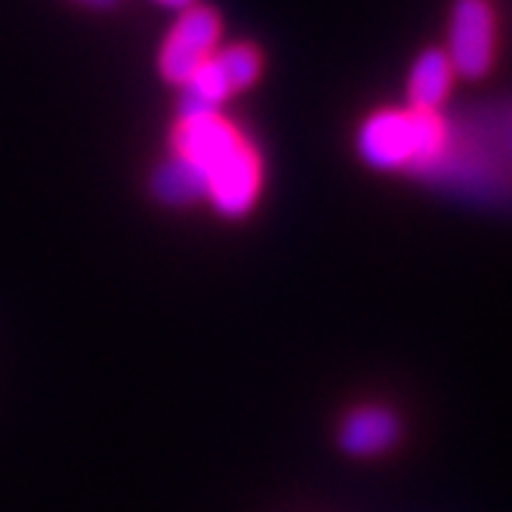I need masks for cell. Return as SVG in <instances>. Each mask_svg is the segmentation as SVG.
Segmentation results:
<instances>
[{"mask_svg": "<svg viewBox=\"0 0 512 512\" xmlns=\"http://www.w3.org/2000/svg\"><path fill=\"white\" fill-rule=\"evenodd\" d=\"M170 152L195 167L204 182V201H210L219 216L241 219L260 201L263 158L223 112L179 118Z\"/></svg>", "mask_w": 512, "mask_h": 512, "instance_id": "cell-1", "label": "cell"}, {"mask_svg": "<svg viewBox=\"0 0 512 512\" xmlns=\"http://www.w3.org/2000/svg\"><path fill=\"white\" fill-rule=\"evenodd\" d=\"M358 155L374 170H405V167H426L445 145V127L435 112H377L361 124Z\"/></svg>", "mask_w": 512, "mask_h": 512, "instance_id": "cell-2", "label": "cell"}, {"mask_svg": "<svg viewBox=\"0 0 512 512\" xmlns=\"http://www.w3.org/2000/svg\"><path fill=\"white\" fill-rule=\"evenodd\" d=\"M260 71H263V56L253 44L216 47V53L179 87L176 121L219 112L226 99L253 87Z\"/></svg>", "mask_w": 512, "mask_h": 512, "instance_id": "cell-3", "label": "cell"}, {"mask_svg": "<svg viewBox=\"0 0 512 512\" xmlns=\"http://www.w3.org/2000/svg\"><path fill=\"white\" fill-rule=\"evenodd\" d=\"M219 34H223V22H219L216 10L210 7H189L182 10L167 38L158 50V71L167 84L182 87L195 71L216 53Z\"/></svg>", "mask_w": 512, "mask_h": 512, "instance_id": "cell-4", "label": "cell"}, {"mask_svg": "<svg viewBox=\"0 0 512 512\" xmlns=\"http://www.w3.org/2000/svg\"><path fill=\"white\" fill-rule=\"evenodd\" d=\"M448 62L463 78H482L494 62V16L485 0H457L448 31Z\"/></svg>", "mask_w": 512, "mask_h": 512, "instance_id": "cell-5", "label": "cell"}, {"mask_svg": "<svg viewBox=\"0 0 512 512\" xmlns=\"http://www.w3.org/2000/svg\"><path fill=\"white\" fill-rule=\"evenodd\" d=\"M401 435V423L389 408L364 405L346 414V420L337 429V448L349 457L368 460L386 454Z\"/></svg>", "mask_w": 512, "mask_h": 512, "instance_id": "cell-6", "label": "cell"}, {"mask_svg": "<svg viewBox=\"0 0 512 512\" xmlns=\"http://www.w3.org/2000/svg\"><path fill=\"white\" fill-rule=\"evenodd\" d=\"M149 192L164 207H192L204 201V182L195 173L192 164L176 158L173 152L152 170L149 176Z\"/></svg>", "mask_w": 512, "mask_h": 512, "instance_id": "cell-7", "label": "cell"}, {"mask_svg": "<svg viewBox=\"0 0 512 512\" xmlns=\"http://www.w3.org/2000/svg\"><path fill=\"white\" fill-rule=\"evenodd\" d=\"M451 78H454V68L442 50L420 53L411 68V81H408L411 108H417V112H435L438 102L445 99L451 87Z\"/></svg>", "mask_w": 512, "mask_h": 512, "instance_id": "cell-8", "label": "cell"}, {"mask_svg": "<svg viewBox=\"0 0 512 512\" xmlns=\"http://www.w3.org/2000/svg\"><path fill=\"white\" fill-rule=\"evenodd\" d=\"M71 4L87 7V10H112V7L121 4V0H71Z\"/></svg>", "mask_w": 512, "mask_h": 512, "instance_id": "cell-9", "label": "cell"}, {"mask_svg": "<svg viewBox=\"0 0 512 512\" xmlns=\"http://www.w3.org/2000/svg\"><path fill=\"white\" fill-rule=\"evenodd\" d=\"M155 4L158 7H167V10H189V7H195L198 4V0H155Z\"/></svg>", "mask_w": 512, "mask_h": 512, "instance_id": "cell-10", "label": "cell"}]
</instances>
